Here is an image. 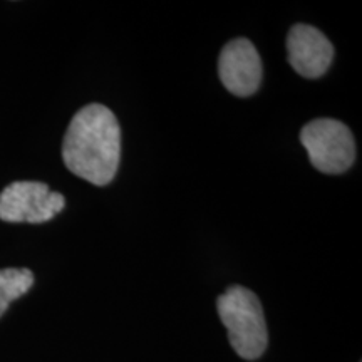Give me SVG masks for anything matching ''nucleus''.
Returning a JSON list of instances; mask_svg holds the SVG:
<instances>
[{"label":"nucleus","instance_id":"0eeeda50","mask_svg":"<svg viewBox=\"0 0 362 362\" xmlns=\"http://www.w3.org/2000/svg\"><path fill=\"white\" fill-rule=\"evenodd\" d=\"M34 285V274L29 269L0 270V317L6 314L11 302L25 296Z\"/></svg>","mask_w":362,"mask_h":362},{"label":"nucleus","instance_id":"7ed1b4c3","mask_svg":"<svg viewBox=\"0 0 362 362\" xmlns=\"http://www.w3.org/2000/svg\"><path fill=\"white\" fill-rule=\"evenodd\" d=\"M302 146L315 170L325 175H341L356 160V141L346 124L330 117L310 121L300 131Z\"/></svg>","mask_w":362,"mask_h":362},{"label":"nucleus","instance_id":"20e7f679","mask_svg":"<svg viewBox=\"0 0 362 362\" xmlns=\"http://www.w3.org/2000/svg\"><path fill=\"white\" fill-rule=\"evenodd\" d=\"M61 193L40 181H13L0 193V220L8 223H44L64 210Z\"/></svg>","mask_w":362,"mask_h":362},{"label":"nucleus","instance_id":"f03ea898","mask_svg":"<svg viewBox=\"0 0 362 362\" xmlns=\"http://www.w3.org/2000/svg\"><path fill=\"white\" fill-rule=\"evenodd\" d=\"M221 324L228 332L232 349L247 361L264 356L269 344L264 309L259 297L242 285H232L216 300Z\"/></svg>","mask_w":362,"mask_h":362},{"label":"nucleus","instance_id":"f257e3e1","mask_svg":"<svg viewBox=\"0 0 362 362\" xmlns=\"http://www.w3.org/2000/svg\"><path fill=\"white\" fill-rule=\"evenodd\" d=\"M62 160L72 175L96 187L110 185L121 160V128L115 112L98 103L76 112L62 143Z\"/></svg>","mask_w":362,"mask_h":362},{"label":"nucleus","instance_id":"423d86ee","mask_svg":"<svg viewBox=\"0 0 362 362\" xmlns=\"http://www.w3.org/2000/svg\"><path fill=\"white\" fill-rule=\"evenodd\" d=\"M287 56L297 74L307 79H317L332 64L334 47L319 29L296 24L287 35Z\"/></svg>","mask_w":362,"mask_h":362},{"label":"nucleus","instance_id":"39448f33","mask_svg":"<svg viewBox=\"0 0 362 362\" xmlns=\"http://www.w3.org/2000/svg\"><path fill=\"white\" fill-rule=\"evenodd\" d=\"M218 76L228 93L237 98H250L262 83V59L248 39H235L221 49Z\"/></svg>","mask_w":362,"mask_h":362}]
</instances>
